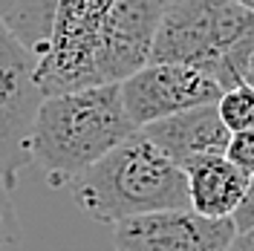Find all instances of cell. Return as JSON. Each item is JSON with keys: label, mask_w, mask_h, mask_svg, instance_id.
<instances>
[{"label": "cell", "mask_w": 254, "mask_h": 251, "mask_svg": "<svg viewBox=\"0 0 254 251\" xmlns=\"http://www.w3.org/2000/svg\"><path fill=\"white\" fill-rule=\"evenodd\" d=\"M133 133L119 84L44 95L29 136V162L44 171L49 188H66Z\"/></svg>", "instance_id": "1"}, {"label": "cell", "mask_w": 254, "mask_h": 251, "mask_svg": "<svg viewBox=\"0 0 254 251\" xmlns=\"http://www.w3.org/2000/svg\"><path fill=\"white\" fill-rule=\"evenodd\" d=\"M78 208L95 222H116L188 208V173L176 168L142 130L69 182Z\"/></svg>", "instance_id": "2"}, {"label": "cell", "mask_w": 254, "mask_h": 251, "mask_svg": "<svg viewBox=\"0 0 254 251\" xmlns=\"http://www.w3.org/2000/svg\"><path fill=\"white\" fill-rule=\"evenodd\" d=\"M254 55V15L237 0H168L150 61L185 63L222 90L246 81Z\"/></svg>", "instance_id": "3"}, {"label": "cell", "mask_w": 254, "mask_h": 251, "mask_svg": "<svg viewBox=\"0 0 254 251\" xmlns=\"http://www.w3.org/2000/svg\"><path fill=\"white\" fill-rule=\"evenodd\" d=\"M110 0H55L47 41L35 52V81L44 95L98 87L101 20Z\"/></svg>", "instance_id": "4"}, {"label": "cell", "mask_w": 254, "mask_h": 251, "mask_svg": "<svg viewBox=\"0 0 254 251\" xmlns=\"http://www.w3.org/2000/svg\"><path fill=\"white\" fill-rule=\"evenodd\" d=\"M41 101L35 55L0 15V182L9 190L29 165V136Z\"/></svg>", "instance_id": "5"}, {"label": "cell", "mask_w": 254, "mask_h": 251, "mask_svg": "<svg viewBox=\"0 0 254 251\" xmlns=\"http://www.w3.org/2000/svg\"><path fill=\"white\" fill-rule=\"evenodd\" d=\"M119 93L136 130L162 122L168 116L217 104L222 87L205 72L171 61H147L142 69L119 81Z\"/></svg>", "instance_id": "6"}, {"label": "cell", "mask_w": 254, "mask_h": 251, "mask_svg": "<svg viewBox=\"0 0 254 251\" xmlns=\"http://www.w3.org/2000/svg\"><path fill=\"white\" fill-rule=\"evenodd\" d=\"M237 237L231 220H208L190 208L156 211L113 225L116 251H228Z\"/></svg>", "instance_id": "7"}, {"label": "cell", "mask_w": 254, "mask_h": 251, "mask_svg": "<svg viewBox=\"0 0 254 251\" xmlns=\"http://www.w3.org/2000/svg\"><path fill=\"white\" fill-rule=\"evenodd\" d=\"M142 133L185 173L205 159L225 156L231 141V130L222 125L217 104H202L193 110L168 116L162 122L142 127Z\"/></svg>", "instance_id": "8"}, {"label": "cell", "mask_w": 254, "mask_h": 251, "mask_svg": "<svg viewBox=\"0 0 254 251\" xmlns=\"http://www.w3.org/2000/svg\"><path fill=\"white\" fill-rule=\"evenodd\" d=\"M249 176L225 156L205 159L188 171V208L208 220H231Z\"/></svg>", "instance_id": "9"}, {"label": "cell", "mask_w": 254, "mask_h": 251, "mask_svg": "<svg viewBox=\"0 0 254 251\" xmlns=\"http://www.w3.org/2000/svg\"><path fill=\"white\" fill-rule=\"evenodd\" d=\"M217 113L231 133L254 127V87L249 81H243L237 87L222 90L220 101H217Z\"/></svg>", "instance_id": "10"}, {"label": "cell", "mask_w": 254, "mask_h": 251, "mask_svg": "<svg viewBox=\"0 0 254 251\" xmlns=\"http://www.w3.org/2000/svg\"><path fill=\"white\" fill-rule=\"evenodd\" d=\"M20 220H17V211L12 205L9 188L0 182V251H20Z\"/></svg>", "instance_id": "11"}, {"label": "cell", "mask_w": 254, "mask_h": 251, "mask_svg": "<svg viewBox=\"0 0 254 251\" xmlns=\"http://www.w3.org/2000/svg\"><path fill=\"white\" fill-rule=\"evenodd\" d=\"M225 159H228V162H234L246 176H252V173H254V127L240 130V133H231V141H228Z\"/></svg>", "instance_id": "12"}, {"label": "cell", "mask_w": 254, "mask_h": 251, "mask_svg": "<svg viewBox=\"0 0 254 251\" xmlns=\"http://www.w3.org/2000/svg\"><path fill=\"white\" fill-rule=\"evenodd\" d=\"M231 222H234L237 234L240 231H252L254 228V173L249 176V188H246V193H243L237 211L231 214Z\"/></svg>", "instance_id": "13"}, {"label": "cell", "mask_w": 254, "mask_h": 251, "mask_svg": "<svg viewBox=\"0 0 254 251\" xmlns=\"http://www.w3.org/2000/svg\"><path fill=\"white\" fill-rule=\"evenodd\" d=\"M228 251H254V228L252 231H240Z\"/></svg>", "instance_id": "14"}, {"label": "cell", "mask_w": 254, "mask_h": 251, "mask_svg": "<svg viewBox=\"0 0 254 251\" xmlns=\"http://www.w3.org/2000/svg\"><path fill=\"white\" fill-rule=\"evenodd\" d=\"M246 81L254 87V55H252V61H249V69H246Z\"/></svg>", "instance_id": "15"}, {"label": "cell", "mask_w": 254, "mask_h": 251, "mask_svg": "<svg viewBox=\"0 0 254 251\" xmlns=\"http://www.w3.org/2000/svg\"><path fill=\"white\" fill-rule=\"evenodd\" d=\"M237 3H243V6H246V9L254 15V0H237Z\"/></svg>", "instance_id": "16"}]
</instances>
